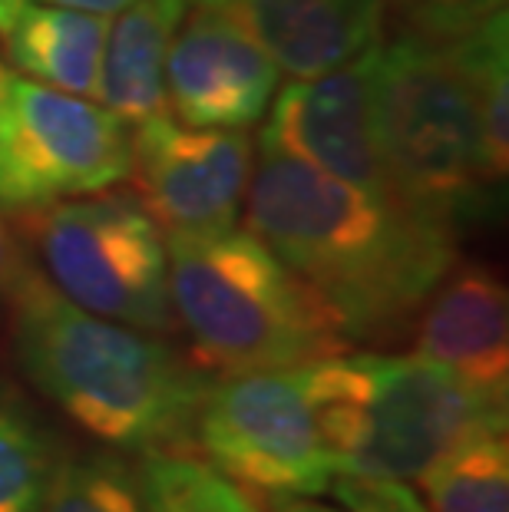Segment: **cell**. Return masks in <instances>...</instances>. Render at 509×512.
<instances>
[{"instance_id":"obj_6","label":"cell","mask_w":509,"mask_h":512,"mask_svg":"<svg viewBox=\"0 0 509 512\" xmlns=\"http://www.w3.org/2000/svg\"><path fill=\"white\" fill-rule=\"evenodd\" d=\"M24 232L67 301L139 331H176L166 235L136 195L34 205Z\"/></svg>"},{"instance_id":"obj_2","label":"cell","mask_w":509,"mask_h":512,"mask_svg":"<svg viewBox=\"0 0 509 512\" xmlns=\"http://www.w3.org/2000/svg\"><path fill=\"white\" fill-rule=\"evenodd\" d=\"M10 344L24 377L53 407L119 453H189L212 377L153 331L80 304L24 271L14 294Z\"/></svg>"},{"instance_id":"obj_26","label":"cell","mask_w":509,"mask_h":512,"mask_svg":"<svg viewBox=\"0 0 509 512\" xmlns=\"http://www.w3.org/2000/svg\"><path fill=\"white\" fill-rule=\"evenodd\" d=\"M186 4H196V7H232L235 0H186Z\"/></svg>"},{"instance_id":"obj_22","label":"cell","mask_w":509,"mask_h":512,"mask_svg":"<svg viewBox=\"0 0 509 512\" xmlns=\"http://www.w3.org/2000/svg\"><path fill=\"white\" fill-rule=\"evenodd\" d=\"M328 493L341 499L344 512H430L424 499L400 479L334 476Z\"/></svg>"},{"instance_id":"obj_24","label":"cell","mask_w":509,"mask_h":512,"mask_svg":"<svg viewBox=\"0 0 509 512\" xmlns=\"http://www.w3.org/2000/svg\"><path fill=\"white\" fill-rule=\"evenodd\" d=\"M265 512H344V509L324 506V503H318V496L278 493V496H265Z\"/></svg>"},{"instance_id":"obj_4","label":"cell","mask_w":509,"mask_h":512,"mask_svg":"<svg viewBox=\"0 0 509 512\" xmlns=\"http://www.w3.org/2000/svg\"><path fill=\"white\" fill-rule=\"evenodd\" d=\"M301 370L334 476L407 483L473 430L506 427V403L424 354H334Z\"/></svg>"},{"instance_id":"obj_3","label":"cell","mask_w":509,"mask_h":512,"mask_svg":"<svg viewBox=\"0 0 509 512\" xmlns=\"http://www.w3.org/2000/svg\"><path fill=\"white\" fill-rule=\"evenodd\" d=\"M169 298L202 367L291 370L348 351L338 321L262 238H166Z\"/></svg>"},{"instance_id":"obj_21","label":"cell","mask_w":509,"mask_h":512,"mask_svg":"<svg viewBox=\"0 0 509 512\" xmlns=\"http://www.w3.org/2000/svg\"><path fill=\"white\" fill-rule=\"evenodd\" d=\"M500 10L506 0H381V27L394 37L450 47Z\"/></svg>"},{"instance_id":"obj_19","label":"cell","mask_w":509,"mask_h":512,"mask_svg":"<svg viewBox=\"0 0 509 512\" xmlns=\"http://www.w3.org/2000/svg\"><path fill=\"white\" fill-rule=\"evenodd\" d=\"M43 512H153L139 476L119 450H67Z\"/></svg>"},{"instance_id":"obj_16","label":"cell","mask_w":509,"mask_h":512,"mask_svg":"<svg viewBox=\"0 0 509 512\" xmlns=\"http://www.w3.org/2000/svg\"><path fill=\"white\" fill-rule=\"evenodd\" d=\"M63 453L60 433L0 377V512H43Z\"/></svg>"},{"instance_id":"obj_7","label":"cell","mask_w":509,"mask_h":512,"mask_svg":"<svg viewBox=\"0 0 509 512\" xmlns=\"http://www.w3.org/2000/svg\"><path fill=\"white\" fill-rule=\"evenodd\" d=\"M192 443L212 470L262 496H321L334 479L301 367L212 380Z\"/></svg>"},{"instance_id":"obj_15","label":"cell","mask_w":509,"mask_h":512,"mask_svg":"<svg viewBox=\"0 0 509 512\" xmlns=\"http://www.w3.org/2000/svg\"><path fill=\"white\" fill-rule=\"evenodd\" d=\"M186 0H133L106 30L100 100L126 123L166 113V53Z\"/></svg>"},{"instance_id":"obj_14","label":"cell","mask_w":509,"mask_h":512,"mask_svg":"<svg viewBox=\"0 0 509 512\" xmlns=\"http://www.w3.org/2000/svg\"><path fill=\"white\" fill-rule=\"evenodd\" d=\"M106 17L83 10L17 0L0 20V43L10 63L63 93L100 100Z\"/></svg>"},{"instance_id":"obj_18","label":"cell","mask_w":509,"mask_h":512,"mask_svg":"<svg viewBox=\"0 0 509 512\" xmlns=\"http://www.w3.org/2000/svg\"><path fill=\"white\" fill-rule=\"evenodd\" d=\"M506 10L493 14L467 37L443 47L470 90L476 123H480L486 169L496 182L509 166V43Z\"/></svg>"},{"instance_id":"obj_9","label":"cell","mask_w":509,"mask_h":512,"mask_svg":"<svg viewBox=\"0 0 509 512\" xmlns=\"http://www.w3.org/2000/svg\"><path fill=\"white\" fill-rule=\"evenodd\" d=\"M252 149L245 129L189 126L166 113L143 119L129 136L136 199L166 238L232 232L252 179Z\"/></svg>"},{"instance_id":"obj_27","label":"cell","mask_w":509,"mask_h":512,"mask_svg":"<svg viewBox=\"0 0 509 512\" xmlns=\"http://www.w3.org/2000/svg\"><path fill=\"white\" fill-rule=\"evenodd\" d=\"M7 67H4V63H0V100H4V80H7Z\"/></svg>"},{"instance_id":"obj_8","label":"cell","mask_w":509,"mask_h":512,"mask_svg":"<svg viewBox=\"0 0 509 512\" xmlns=\"http://www.w3.org/2000/svg\"><path fill=\"white\" fill-rule=\"evenodd\" d=\"M123 179H129L126 119L86 96L7 73L0 100L4 209L96 195Z\"/></svg>"},{"instance_id":"obj_20","label":"cell","mask_w":509,"mask_h":512,"mask_svg":"<svg viewBox=\"0 0 509 512\" xmlns=\"http://www.w3.org/2000/svg\"><path fill=\"white\" fill-rule=\"evenodd\" d=\"M139 476L153 512H258L242 486L189 453L143 456Z\"/></svg>"},{"instance_id":"obj_23","label":"cell","mask_w":509,"mask_h":512,"mask_svg":"<svg viewBox=\"0 0 509 512\" xmlns=\"http://www.w3.org/2000/svg\"><path fill=\"white\" fill-rule=\"evenodd\" d=\"M27 268H30V265L24 261V255H20L14 225H10L7 215L0 212V301L14 294L17 281L24 278V271H27Z\"/></svg>"},{"instance_id":"obj_11","label":"cell","mask_w":509,"mask_h":512,"mask_svg":"<svg viewBox=\"0 0 509 512\" xmlns=\"http://www.w3.org/2000/svg\"><path fill=\"white\" fill-rule=\"evenodd\" d=\"M278 67L229 7H196L166 53V106L189 126L245 129L265 116Z\"/></svg>"},{"instance_id":"obj_1","label":"cell","mask_w":509,"mask_h":512,"mask_svg":"<svg viewBox=\"0 0 509 512\" xmlns=\"http://www.w3.org/2000/svg\"><path fill=\"white\" fill-rule=\"evenodd\" d=\"M248 232L324 301L348 341L397 334L457 265V228L281 152L262 149Z\"/></svg>"},{"instance_id":"obj_17","label":"cell","mask_w":509,"mask_h":512,"mask_svg":"<svg viewBox=\"0 0 509 512\" xmlns=\"http://www.w3.org/2000/svg\"><path fill=\"white\" fill-rule=\"evenodd\" d=\"M430 512H509L506 427H483L453 443L424 473Z\"/></svg>"},{"instance_id":"obj_13","label":"cell","mask_w":509,"mask_h":512,"mask_svg":"<svg viewBox=\"0 0 509 512\" xmlns=\"http://www.w3.org/2000/svg\"><path fill=\"white\" fill-rule=\"evenodd\" d=\"M229 10L295 80L338 70L384 40L381 0H235Z\"/></svg>"},{"instance_id":"obj_5","label":"cell","mask_w":509,"mask_h":512,"mask_svg":"<svg viewBox=\"0 0 509 512\" xmlns=\"http://www.w3.org/2000/svg\"><path fill=\"white\" fill-rule=\"evenodd\" d=\"M374 129L400 202L457 228L483 212L486 169L470 90L450 53L414 37L377 43Z\"/></svg>"},{"instance_id":"obj_12","label":"cell","mask_w":509,"mask_h":512,"mask_svg":"<svg viewBox=\"0 0 509 512\" xmlns=\"http://www.w3.org/2000/svg\"><path fill=\"white\" fill-rule=\"evenodd\" d=\"M417 354L467 380L490 400L509 397V304L483 265H453L424 301Z\"/></svg>"},{"instance_id":"obj_10","label":"cell","mask_w":509,"mask_h":512,"mask_svg":"<svg viewBox=\"0 0 509 512\" xmlns=\"http://www.w3.org/2000/svg\"><path fill=\"white\" fill-rule=\"evenodd\" d=\"M374 70L377 43L338 70L288 83L262 129V149L308 162L364 192L394 195L374 129Z\"/></svg>"},{"instance_id":"obj_25","label":"cell","mask_w":509,"mask_h":512,"mask_svg":"<svg viewBox=\"0 0 509 512\" xmlns=\"http://www.w3.org/2000/svg\"><path fill=\"white\" fill-rule=\"evenodd\" d=\"M37 4L70 7V10H83V14L110 17V14H119V10H123V7H129V4H133V0H37Z\"/></svg>"}]
</instances>
